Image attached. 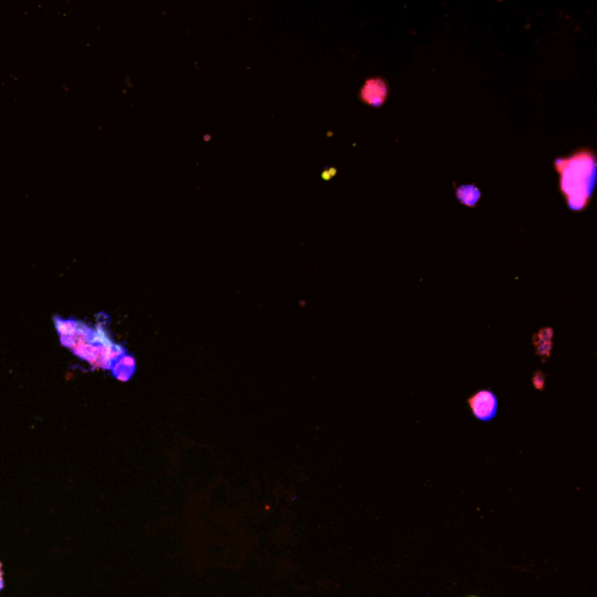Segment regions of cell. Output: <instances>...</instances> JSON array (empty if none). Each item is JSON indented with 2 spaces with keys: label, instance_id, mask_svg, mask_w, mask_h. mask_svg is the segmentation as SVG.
I'll list each match as a JSON object with an SVG mask.
<instances>
[{
  "label": "cell",
  "instance_id": "cell-4",
  "mask_svg": "<svg viewBox=\"0 0 597 597\" xmlns=\"http://www.w3.org/2000/svg\"><path fill=\"white\" fill-rule=\"evenodd\" d=\"M552 345H553V331L551 328H545L539 331L534 336V347L538 355L543 358H548L551 355Z\"/></svg>",
  "mask_w": 597,
  "mask_h": 597
},
{
  "label": "cell",
  "instance_id": "cell-5",
  "mask_svg": "<svg viewBox=\"0 0 597 597\" xmlns=\"http://www.w3.org/2000/svg\"><path fill=\"white\" fill-rule=\"evenodd\" d=\"M456 196L463 204L475 206L480 199L481 190L476 186H461L459 189H456Z\"/></svg>",
  "mask_w": 597,
  "mask_h": 597
},
{
  "label": "cell",
  "instance_id": "cell-7",
  "mask_svg": "<svg viewBox=\"0 0 597 597\" xmlns=\"http://www.w3.org/2000/svg\"><path fill=\"white\" fill-rule=\"evenodd\" d=\"M3 565L0 562V591L4 588V579H3Z\"/></svg>",
  "mask_w": 597,
  "mask_h": 597
},
{
  "label": "cell",
  "instance_id": "cell-1",
  "mask_svg": "<svg viewBox=\"0 0 597 597\" xmlns=\"http://www.w3.org/2000/svg\"><path fill=\"white\" fill-rule=\"evenodd\" d=\"M555 167L561 192L569 208L575 211L588 206L596 182V158L589 151H580L567 159H558Z\"/></svg>",
  "mask_w": 597,
  "mask_h": 597
},
{
  "label": "cell",
  "instance_id": "cell-2",
  "mask_svg": "<svg viewBox=\"0 0 597 597\" xmlns=\"http://www.w3.org/2000/svg\"><path fill=\"white\" fill-rule=\"evenodd\" d=\"M471 412L477 419L484 423L491 421L498 413V399L490 390H480L468 399Z\"/></svg>",
  "mask_w": 597,
  "mask_h": 597
},
{
  "label": "cell",
  "instance_id": "cell-3",
  "mask_svg": "<svg viewBox=\"0 0 597 597\" xmlns=\"http://www.w3.org/2000/svg\"><path fill=\"white\" fill-rule=\"evenodd\" d=\"M388 97V86L383 80H368L361 90V100L371 107H381Z\"/></svg>",
  "mask_w": 597,
  "mask_h": 597
},
{
  "label": "cell",
  "instance_id": "cell-6",
  "mask_svg": "<svg viewBox=\"0 0 597 597\" xmlns=\"http://www.w3.org/2000/svg\"><path fill=\"white\" fill-rule=\"evenodd\" d=\"M545 383H546V377H545L544 372L537 371L534 373V377H532V384H534V388L537 390H544Z\"/></svg>",
  "mask_w": 597,
  "mask_h": 597
}]
</instances>
